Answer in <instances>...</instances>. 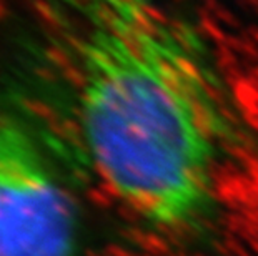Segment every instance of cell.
<instances>
[{"label":"cell","instance_id":"cell-1","mask_svg":"<svg viewBox=\"0 0 258 256\" xmlns=\"http://www.w3.org/2000/svg\"><path fill=\"white\" fill-rule=\"evenodd\" d=\"M77 115L108 190L170 235L200 231L233 137L223 89L197 37L147 0H70Z\"/></svg>","mask_w":258,"mask_h":256},{"label":"cell","instance_id":"cell-2","mask_svg":"<svg viewBox=\"0 0 258 256\" xmlns=\"http://www.w3.org/2000/svg\"><path fill=\"white\" fill-rule=\"evenodd\" d=\"M82 218L40 140L0 112V256H79Z\"/></svg>","mask_w":258,"mask_h":256}]
</instances>
